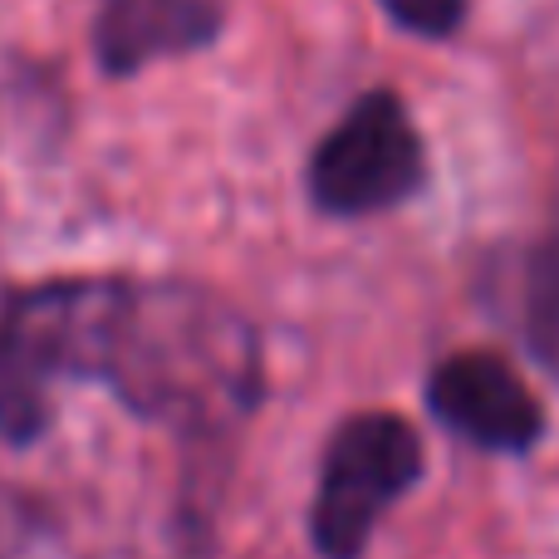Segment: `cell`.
<instances>
[{
    "label": "cell",
    "mask_w": 559,
    "mask_h": 559,
    "mask_svg": "<svg viewBox=\"0 0 559 559\" xmlns=\"http://www.w3.org/2000/svg\"><path fill=\"white\" fill-rule=\"evenodd\" d=\"M138 417L182 432H226L261 397L251 324L216 295L187 285L128 289L108 378Z\"/></svg>",
    "instance_id": "cell-1"
},
{
    "label": "cell",
    "mask_w": 559,
    "mask_h": 559,
    "mask_svg": "<svg viewBox=\"0 0 559 559\" xmlns=\"http://www.w3.org/2000/svg\"><path fill=\"white\" fill-rule=\"evenodd\" d=\"M128 289L118 280H64L0 309V437L35 442L55 417L59 378H108Z\"/></svg>",
    "instance_id": "cell-2"
},
{
    "label": "cell",
    "mask_w": 559,
    "mask_h": 559,
    "mask_svg": "<svg viewBox=\"0 0 559 559\" xmlns=\"http://www.w3.org/2000/svg\"><path fill=\"white\" fill-rule=\"evenodd\" d=\"M423 476V442L393 413H358L334 432L309 511V535L324 559H358L373 525Z\"/></svg>",
    "instance_id": "cell-3"
},
{
    "label": "cell",
    "mask_w": 559,
    "mask_h": 559,
    "mask_svg": "<svg viewBox=\"0 0 559 559\" xmlns=\"http://www.w3.org/2000/svg\"><path fill=\"white\" fill-rule=\"evenodd\" d=\"M427 153L397 94H364L309 157V197L329 216L393 212L423 187Z\"/></svg>",
    "instance_id": "cell-4"
},
{
    "label": "cell",
    "mask_w": 559,
    "mask_h": 559,
    "mask_svg": "<svg viewBox=\"0 0 559 559\" xmlns=\"http://www.w3.org/2000/svg\"><path fill=\"white\" fill-rule=\"evenodd\" d=\"M427 407L447 432L486 452H525L545 432L540 403L496 354H452L427 383Z\"/></svg>",
    "instance_id": "cell-5"
},
{
    "label": "cell",
    "mask_w": 559,
    "mask_h": 559,
    "mask_svg": "<svg viewBox=\"0 0 559 559\" xmlns=\"http://www.w3.org/2000/svg\"><path fill=\"white\" fill-rule=\"evenodd\" d=\"M216 0H104L94 20L98 69L114 79L138 74L167 55H192L222 35Z\"/></svg>",
    "instance_id": "cell-6"
},
{
    "label": "cell",
    "mask_w": 559,
    "mask_h": 559,
    "mask_svg": "<svg viewBox=\"0 0 559 559\" xmlns=\"http://www.w3.org/2000/svg\"><path fill=\"white\" fill-rule=\"evenodd\" d=\"M525 338L531 354L559 378V246L535 255L525 275Z\"/></svg>",
    "instance_id": "cell-7"
},
{
    "label": "cell",
    "mask_w": 559,
    "mask_h": 559,
    "mask_svg": "<svg viewBox=\"0 0 559 559\" xmlns=\"http://www.w3.org/2000/svg\"><path fill=\"white\" fill-rule=\"evenodd\" d=\"M378 5H383L403 29L427 35V39L452 35L466 15V0H378Z\"/></svg>",
    "instance_id": "cell-8"
},
{
    "label": "cell",
    "mask_w": 559,
    "mask_h": 559,
    "mask_svg": "<svg viewBox=\"0 0 559 559\" xmlns=\"http://www.w3.org/2000/svg\"><path fill=\"white\" fill-rule=\"evenodd\" d=\"M10 525H0V559H39V545L45 535L29 531V525H15V535H5Z\"/></svg>",
    "instance_id": "cell-9"
}]
</instances>
